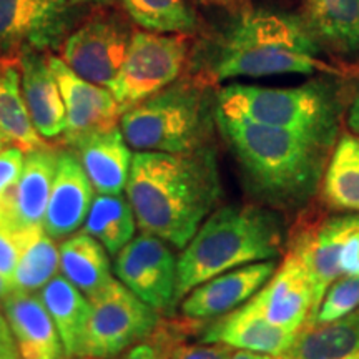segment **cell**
Instances as JSON below:
<instances>
[{"mask_svg":"<svg viewBox=\"0 0 359 359\" xmlns=\"http://www.w3.org/2000/svg\"><path fill=\"white\" fill-rule=\"evenodd\" d=\"M125 190L142 231L185 248L222 196L217 155L137 151Z\"/></svg>","mask_w":359,"mask_h":359,"instance_id":"1","label":"cell"},{"mask_svg":"<svg viewBox=\"0 0 359 359\" xmlns=\"http://www.w3.org/2000/svg\"><path fill=\"white\" fill-rule=\"evenodd\" d=\"M215 123L240 165L246 188L263 206L294 212L314 198L333 142L240 116L215 114Z\"/></svg>","mask_w":359,"mask_h":359,"instance_id":"2","label":"cell"},{"mask_svg":"<svg viewBox=\"0 0 359 359\" xmlns=\"http://www.w3.org/2000/svg\"><path fill=\"white\" fill-rule=\"evenodd\" d=\"M303 15L246 8L223 25L206 47V72L215 80L271 75H339L323 58Z\"/></svg>","mask_w":359,"mask_h":359,"instance_id":"3","label":"cell"},{"mask_svg":"<svg viewBox=\"0 0 359 359\" xmlns=\"http://www.w3.org/2000/svg\"><path fill=\"white\" fill-rule=\"evenodd\" d=\"M285 246V223L263 205L222 206L205 219L178 258L177 304L205 281L245 264L275 259Z\"/></svg>","mask_w":359,"mask_h":359,"instance_id":"4","label":"cell"},{"mask_svg":"<svg viewBox=\"0 0 359 359\" xmlns=\"http://www.w3.org/2000/svg\"><path fill=\"white\" fill-rule=\"evenodd\" d=\"M333 77L325 75L286 88L226 85L215 97V114L240 116L336 143L344 114V90Z\"/></svg>","mask_w":359,"mask_h":359,"instance_id":"5","label":"cell"},{"mask_svg":"<svg viewBox=\"0 0 359 359\" xmlns=\"http://www.w3.org/2000/svg\"><path fill=\"white\" fill-rule=\"evenodd\" d=\"M215 107L195 82H173L120 116L125 140L138 151L188 154L208 147Z\"/></svg>","mask_w":359,"mask_h":359,"instance_id":"6","label":"cell"},{"mask_svg":"<svg viewBox=\"0 0 359 359\" xmlns=\"http://www.w3.org/2000/svg\"><path fill=\"white\" fill-rule=\"evenodd\" d=\"M158 325L155 308L133 294L123 283L114 281L97 298L90 299L83 354L100 359L116 358L150 338Z\"/></svg>","mask_w":359,"mask_h":359,"instance_id":"7","label":"cell"},{"mask_svg":"<svg viewBox=\"0 0 359 359\" xmlns=\"http://www.w3.org/2000/svg\"><path fill=\"white\" fill-rule=\"evenodd\" d=\"M187 52L182 34L135 32L122 69L109 87L122 114L177 82Z\"/></svg>","mask_w":359,"mask_h":359,"instance_id":"8","label":"cell"},{"mask_svg":"<svg viewBox=\"0 0 359 359\" xmlns=\"http://www.w3.org/2000/svg\"><path fill=\"white\" fill-rule=\"evenodd\" d=\"M77 20L72 0H0V60L57 48Z\"/></svg>","mask_w":359,"mask_h":359,"instance_id":"9","label":"cell"},{"mask_svg":"<svg viewBox=\"0 0 359 359\" xmlns=\"http://www.w3.org/2000/svg\"><path fill=\"white\" fill-rule=\"evenodd\" d=\"M115 275L156 311L177 308L178 259L167 241L142 231L115 255Z\"/></svg>","mask_w":359,"mask_h":359,"instance_id":"10","label":"cell"},{"mask_svg":"<svg viewBox=\"0 0 359 359\" xmlns=\"http://www.w3.org/2000/svg\"><path fill=\"white\" fill-rule=\"evenodd\" d=\"M132 35L118 17H95L67 37L62 60L82 79L109 88L122 69Z\"/></svg>","mask_w":359,"mask_h":359,"instance_id":"11","label":"cell"},{"mask_svg":"<svg viewBox=\"0 0 359 359\" xmlns=\"http://www.w3.org/2000/svg\"><path fill=\"white\" fill-rule=\"evenodd\" d=\"M246 303L271 325L299 333L314 313V288L298 253L290 248L275 275Z\"/></svg>","mask_w":359,"mask_h":359,"instance_id":"12","label":"cell"},{"mask_svg":"<svg viewBox=\"0 0 359 359\" xmlns=\"http://www.w3.org/2000/svg\"><path fill=\"white\" fill-rule=\"evenodd\" d=\"M48 64L65 103L64 135L69 145L90 133L116 127L122 110L109 88L82 79L62 58L48 57Z\"/></svg>","mask_w":359,"mask_h":359,"instance_id":"13","label":"cell"},{"mask_svg":"<svg viewBox=\"0 0 359 359\" xmlns=\"http://www.w3.org/2000/svg\"><path fill=\"white\" fill-rule=\"evenodd\" d=\"M276 259L257 262L230 269L191 290L182 302L188 320H217L245 304L275 275Z\"/></svg>","mask_w":359,"mask_h":359,"instance_id":"14","label":"cell"},{"mask_svg":"<svg viewBox=\"0 0 359 359\" xmlns=\"http://www.w3.org/2000/svg\"><path fill=\"white\" fill-rule=\"evenodd\" d=\"M57 156L48 147L27 151L19 180L0 203V223L15 231L43 228Z\"/></svg>","mask_w":359,"mask_h":359,"instance_id":"15","label":"cell"},{"mask_svg":"<svg viewBox=\"0 0 359 359\" xmlns=\"http://www.w3.org/2000/svg\"><path fill=\"white\" fill-rule=\"evenodd\" d=\"M93 190L95 188L74 151H58L43 219L45 233L53 240H62L80 230L92 206Z\"/></svg>","mask_w":359,"mask_h":359,"instance_id":"16","label":"cell"},{"mask_svg":"<svg viewBox=\"0 0 359 359\" xmlns=\"http://www.w3.org/2000/svg\"><path fill=\"white\" fill-rule=\"evenodd\" d=\"M17 349L24 359H69L64 343L39 294L13 290L2 299Z\"/></svg>","mask_w":359,"mask_h":359,"instance_id":"17","label":"cell"},{"mask_svg":"<svg viewBox=\"0 0 359 359\" xmlns=\"http://www.w3.org/2000/svg\"><path fill=\"white\" fill-rule=\"evenodd\" d=\"M298 333L268 323L248 303L223 314L200 334L201 343H222L235 349H246L283 358L293 346Z\"/></svg>","mask_w":359,"mask_h":359,"instance_id":"18","label":"cell"},{"mask_svg":"<svg viewBox=\"0 0 359 359\" xmlns=\"http://www.w3.org/2000/svg\"><path fill=\"white\" fill-rule=\"evenodd\" d=\"M70 147L98 193L122 195L133 158L122 130L114 127L90 133L70 143Z\"/></svg>","mask_w":359,"mask_h":359,"instance_id":"19","label":"cell"},{"mask_svg":"<svg viewBox=\"0 0 359 359\" xmlns=\"http://www.w3.org/2000/svg\"><path fill=\"white\" fill-rule=\"evenodd\" d=\"M22 93L34 127L40 137L57 138L65 133L67 114L55 75L43 52L29 50L19 58Z\"/></svg>","mask_w":359,"mask_h":359,"instance_id":"20","label":"cell"},{"mask_svg":"<svg viewBox=\"0 0 359 359\" xmlns=\"http://www.w3.org/2000/svg\"><path fill=\"white\" fill-rule=\"evenodd\" d=\"M303 17L323 50L359 58V0H306Z\"/></svg>","mask_w":359,"mask_h":359,"instance_id":"21","label":"cell"},{"mask_svg":"<svg viewBox=\"0 0 359 359\" xmlns=\"http://www.w3.org/2000/svg\"><path fill=\"white\" fill-rule=\"evenodd\" d=\"M62 275L88 299L97 298L114 283L109 251L88 233L69 238L60 245Z\"/></svg>","mask_w":359,"mask_h":359,"instance_id":"22","label":"cell"},{"mask_svg":"<svg viewBox=\"0 0 359 359\" xmlns=\"http://www.w3.org/2000/svg\"><path fill=\"white\" fill-rule=\"evenodd\" d=\"M39 296L55 323L67 356H82L90 316V299L64 275L53 276L40 290Z\"/></svg>","mask_w":359,"mask_h":359,"instance_id":"23","label":"cell"},{"mask_svg":"<svg viewBox=\"0 0 359 359\" xmlns=\"http://www.w3.org/2000/svg\"><path fill=\"white\" fill-rule=\"evenodd\" d=\"M359 351V306L326 323H306L281 359H344Z\"/></svg>","mask_w":359,"mask_h":359,"instance_id":"24","label":"cell"},{"mask_svg":"<svg viewBox=\"0 0 359 359\" xmlns=\"http://www.w3.org/2000/svg\"><path fill=\"white\" fill-rule=\"evenodd\" d=\"M321 195L330 208L359 213V137L339 133L321 182Z\"/></svg>","mask_w":359,"mask_h":359,"instance_id":"25","label":"cell"},{"mask_svg":"<svg viewBox=\"0 0 359 359\" xmlns=\"http://www.w3.org/2000/svg\"><path fill=\"white\" fill-rule=\"evenodd\" d=\"M19 62L0 60V130L24 151L45 148L47 143L34 127L20 90Z\"/></svg>","mask_w":359,"mask_h":359,"instance_id":"26","label":"cell"},{"mask_svg":"<svg viewBox=\"0 0 359 359\" xmlns=\"http://www.w3.org/2000/svg\"><path fill=\"white\" fill-rule=\"evenodd\" d=\"M135 228L137 218L127 198L122 195L98 193L90 206L83 231L97 238L111 257H115L133 240Z\"/></svg>","mask_w":359,"mask_h":359,"instance_id":"27","label":"cell"},{"mask_svg":"<svg viewBox=\"0 0 359 359\" xmlns=\"http://www.w3.org/2000/svg\"><path fill=\"white\" fill-rule=\"evenodd\" d=\"M60 266V250L53 238L43 228H30L25 231L20 258L12 276V286L17 291L35 293L57 275Z\"/></svg>","mask_w":359,"mask_h":359,"instance_id":"28","label":"cell"},{"mask_svg":"<svg viewBox=\"0 0 359 359\" xmlns=\"http://www.w3.org/2000/svg\"><path fill=\"white\" fill-rule=\"evenodd\" d=\"M128 15L143 29L156 34H190L195 13L185 0H122Z\"/></svg>","mask_w":359,"mask_h":359,"instance_id":"29","label":"cell"},{"mask_svg":"<svg viewBox=\"0 0 359 359\" xmlns=\"http://www.w3.org/2000/svg\"><path fill=\"white\" fill-rule=\"evenodd\" d=\"M359 306V276H341L323 296L318 313L308 323H326L346 316Z\"/></svg>","mask_w":359,"mask_h":359,"instance_id":"30","label":"cell"},{"mask_svg":"<svg viewBox=\"0 0 359 359\" xmlns=\"http://www.w3.org/2000/svg\"><path fill=\"white\" fill-rule=\"evenodd\" d=\"M25 231H15L0 223V275L12 283L13 271L19 263Z\"/></svg>","mask_w":359,"mask_h":359,"instance_id":"31","label":"cell"},{"mask_svg":"<svg viewBox=\"0 0 359 359\" xmlns=\"http://www.w3.org/2000/svg\"><path fill=\"white\" fill-rule=\"evenodd\" d=\"M233 349L235 348L222 343H173L165 353V359H230L235 353Z\"/></svg>","mask_w":359,"mask_h":359,"instance_id":"32","label":"cell"},{"mask_svg":"<svg viewBox=\"0 0 359 359\" xmlns=\"http://www.w3.org/2000/svg\"><path fill=\"white\" fill-rule=\"evenodd\" d=\"M338 268L341 276H359V213H354L351 228L339 246Z\"/></svg>","mask_w":359,"mask_h":359,"instance_id":"33","label":"cell"},{"mask_svg":"<svg viewBox=\"0 0 359 359\" xmlns=\"http://www.w3.org/2000/svg\"><path fill=\"white\" fill-rule=\"evenodd\" d=\"M25 154L20 147L8 145L0 151V201L20 177Z\"/></svg>","mask_w":359,"mask_h":359,"instance_id":"34","label":"cell"},{"mask_svg":"<svg viewBox=\"0 0 359 359\" xmlns=\"http://www.w3.org/2000/svg\"><path fill=\"white\" fill-rule=\"evenodd\" d=\"M116 359H165V354L156 343H143L142 341L118 354Z\"/></svg>","mask_w":359,"mask_h":359,"instance_id":"35","label":"cell"},{"mask_svg":"<svg viewBox=\"0 0 359 359\" xmlns=\"http://www.w3.org/2000/svg\"><path fill=\"white\" fill-rule=\"evenodd\" d=\"M346 123L349 132L359 137V79L354 83L351 95L346 102Z\"/></svg>","mask_w":359,"mask_h":359,"instance_id":"36","label":"cell"},{"mask_svg":"<svg viewBox=\"0 0 359 359\" xmlns=\"http://www.w3.org/2000/svg\"><path fill=\"white\" fill-rule=\"evenodd\" d=\"M15 339H13L11 325H8L6 313L0 309V346H13Z\"/></svg>","mask_w":359,"mask_h":359,"instance_id":"37","label":"cell"},{"mask_svg":"<svg viewBox=\"0 0 359 359\" xmlns=\"http://www.w3.org/2000/svg\"><path fill=\"white\" fill-rule=\"evenodd\" d=\"M230 359H280V358L269 356V354L255 353V351H246V349H240V351L233 353V356Z\"/></svg>","mask_w":359,"mask_h":359,"instance_id":"38","label":"cell"},{"mask_svg":"<svg viewBox=\"0 0 359 359\" xmlns=\"http://www.w3.org/2000/svg\"><path fill=\"white\" fill-rule=\"evenodd\" d=\"M0 359H24L17 349V344L13 346H0Z\"/></svg>","mask_w":359,"mask_h":359,"instance_id":"39","label":"cell"},{"mask_svg":"<svg viewBox=\"0 0 359 359\" xmlns=\"http://www.w3.org/2000/svg\"><path fill=\"white\" fill-rule=\"evenodd\" d=\"M13 291V286L12 283L7 280V278H4L2 275H0V302H2L4 298H7L8 294H11Z\"/></svg>","mask_w":359,"mask_h":359,"instance_id":"40","label":"cell"},{"mask_svg":"<svg viewBox=\"0 0 359 359\" xmlns=\"http://www.w3.org/2000/svg\"><path fill=\"white\" fill-rule=\"evenodd\" d=\"M8 145H13V143L11 142V138H8L7 135L0 130V151H2L4 148H7Z\"/></svg>","mask_w":359,"mask_h":359,"instance_id":"41","label":"cell"},{"mask_svg":"<svg viewBox=\"0 0 359 359\" xmlns=\"http://www.w3.org/2000/svg\"><path fill=\"white\" fill-rule=\"evenodd\" d=\"M80 2L85 4H98V6H103V4H111L114 0H80Z\"/></svg>","mask_w":359,"mask_h":359,"instance_id":"42","label":"cell"},{"mask_svg":"<svg viewBox=\"0 0 359 359\" xmlns=\"http://www.w3.org/2000/svg\"><path fill=\"white\" fill-rule=\"evenodd\" d=\"M69 359H100V358H95V356H87V354H83V356H74V358H69Z\"/></svg>","mask_w":359,"mask_h":359,"instance_id":"43","label":"cell"},{"mask_svg":"<svg viewBox=\"0 0 359 359\" xmlns=\"http://www.w3.org/2000/svg\"><path fill=\"white\" fill-rule=\"evenodd\" d=\"M344 359H359V351H358V353H354V354H351V356L344 358Z\"/></svg>","mask_w":359,"mask_h":359,"instance_id":"44","label":"cell"},{"mask_svg":"<svg viewBox=\"0 0 359 359\" xmlns=\"http://www.w3.org/2000/svg\"><path fill=\"white\" fill-rule=\"evenodd\" d=\"M222 2H236V0H222Z\"/></svg>","mask_w":359,"mask_h":359,"instance_id":"45","label":"cell"}]
</instances>
